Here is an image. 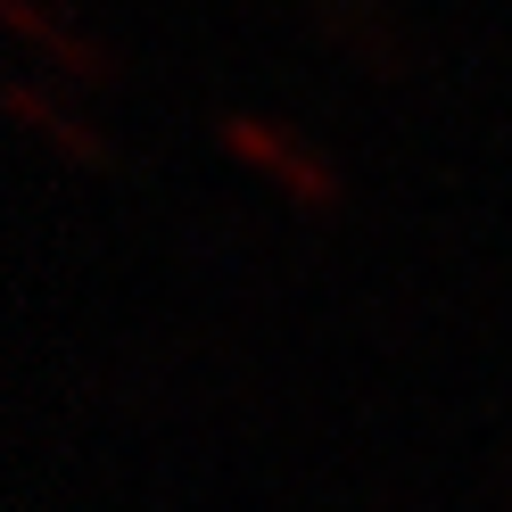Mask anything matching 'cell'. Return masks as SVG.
<instances>
[{"label": "cell", "mask_w": 512, "mask_h": 512, "mask_svg": "<svg viewBox=\"0 0 512 512\" xmlns=\"http://www.w3.org/2000/svg\"><path fill=\"white\" fill-rule=\"evenodd\" d=\"M223 149H232L248 174H265L281 199H298V207H339L347 199L331 157H314L290 124H273V116H223Z\"/></svg>", "instance_id": "obj_1"}, {"label": "cell", "mask_w": 512, "mask_h": 512, "mask_svg": "<svg viewBox=\"0 0 512 512\" xmlns=\"http://www.w3.org/2000/svg\"><path fill=\"white\" fill-rule=\"evenodd\" d=\"M0 25L25 42V50H42L50 67H67V75H83V83H100L108 75V50L83 34L75 17H58L50 0H0Z\"/></svg>", "instance_id": "obj_2"}, {"label": "cell", "mask_w": 512, "mask_h": 512, "mask_svg": "<svg viewBox=\"0 0 512 512\" xmlns=\"http://www.w3.org/2000/svg\"><path fill=\"white\" fill-rule=\"evenodd\" d=\"M0 100H9V116H17V124H34V133H42L58 157H75V166H108V157H116V149L83 124V116H67V108H58L50 91H34V83H9Z\"/></svg>", "instance_id": "obj_3"}]
</instances>
